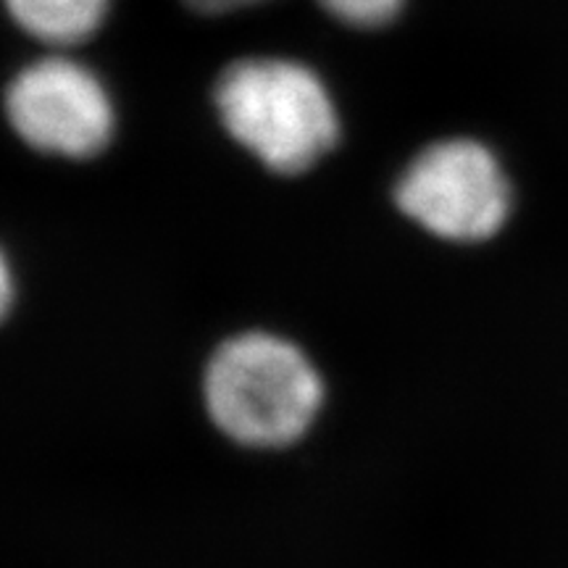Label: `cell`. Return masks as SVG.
<instances>
[{"label": "cell", "instance_id": "7a4b0ae2", "mask_svg": "<svg viewBox=\"0 0 568 568\" xmlns=\"http://www.w3.org/2000/svg\"><path fill=\"white\" fill-rule=\"evenodd\" d=\"M322 379L287 339L251 332L213 353L205 406L224 435L243 445H290L322 406Z\"/></svg>", "mask_w": 568, "mask_h": 568}, {"label": "cell", "instance_id": "8992f818", "mask_svg": "<svg viewBox=\"0 0 568 568\" xmlns=\"http://www.w3.org/2000/svg\"><path fill=\"white\" fill-rule=\"evenodd\" d=\"M318 6L355 30H379L400 17L406 0H318Z\"/></svg>", "mask_w": 568, "mask_h": 568}, {"label": "cell", "instance_id": "5b68a950", "mask_svg": "<svg viewBox=\"0 0 568 568\" xmlns=\"http://www.w3.org/2000/svg\"><path fill=\"white\" fill-rule=\"evenodd\" d=\"M13 24L51 48L90 40L109 17L111 0H3Z\"/></svg>", "mask_w": 568, "mask_h": 568}, {"label": "cell", "instance_id": "277c9868", "mask_svg": "<svg viewBox=\"0 0 568 568\" xmlns=\"http://www.w3.org/2000/svg\"><path fill=\"white\" fill-rule=\"evenodd\" d=\"M6 119L42 155L88 161L111 145L116 109L101 77L63 53L21 67L6 88Z\"/></svg>", "mask_w": 568, "mask_h": 568}, {"label": "cell", "instance_id": "52a82bcc", "mask_svg": "<svg viewBox=\"0 0 568 568\" xmlns=\"http://www.w3.org/2000/svg\"><path fill=\"white\" fill-rule=\"evenodd\" d=\"M184 3L195 13H203V17H222V13L253 9V6L268 3V0H184Z\"/></svg>", "mask_w": 568, "mask_h": 568}, {"label": "cell", "instance_id": "3957f363", "mask_svg": "<svg viewBox=\"0 0 568 568\" xmlns=\"http://www.w3.org/2000/svg\"><path fill=\"white\" fill-rule=\"evenodd\" d=\"M510 201L500 159L474 138H445L422 148L395 184L397 209L450 243L495 237L508 222Z\"/></svg>", "mask_w": 568, "mask_h": 568}, {"label": "cell", "instance_id": "6da1fadb", "mask_svg": "<svg viewBox=\"0 0 568 568\" xmlns=\"http://www.w3.org/2000/svg\"><path fill=\"white\" fill-rule=\"evenodd\" d=\"M213 109L224 132L274 174L308 172L339 142L335 98L295 59L247 55L226 63L213 84Z\"/></svg>", "mask_w": 568, "mask_h": 568}]
</instances>
